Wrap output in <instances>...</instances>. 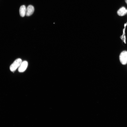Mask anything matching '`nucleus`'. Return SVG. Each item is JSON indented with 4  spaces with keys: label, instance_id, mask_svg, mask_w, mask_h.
<instances>
[{
    "label": "nucleus",
    "instance_id": "f257e3e1",
    "mask_svg": "<svg viewBox=\"0 0 127 127\" xmlns=\"http://www.w3.org/2000/svg\"><path fill=\"white\" fill-rule=\"evenodd\" d=\"M22 60L20 58L16 59L10 65V70L14 72L18 68H19L22 62Z\"/></svg>",
    "mask_w": 127,
    "mask_h": 127
},
{
    "label": "nucleus",
    "instance_id": "f03ea898",
    "mask_svg": "<svg viewBox=\"0 0 127 127\" xmlns=\"http://www.w3.org/2000/svg\"><path fill=\"white\" fill-rule=\"evenodd\" d=\"M119 59L121 63L123 65L127 63V51H123L120 54Z\"/></svg>",
    "mask_w": 127,
    "mask_h": 127
},
{
    "label": "nucleus",
    "instance_id": "7ed1b4c3",
    "mask_svg": "<svg viewBox=\"0 0 127 127\" xmlns=\"http://www.w3.org/2000/svg\"><path fill=\"white\" fill-rule=\"evenodd\" d=\"M28 66V63L26 61L22 62L18 68V71L20 72L24 71L26 69Z\"/></svg>",
    "mask_w": 127,
    "mask_h": 127
},
{
    "label": "nucleus",
    "instance_id": "20e7f679",
    "mask_svg": "<svg viewBox=\"0 0 127 127\" xmlns=\"http://www.w3.org/2000/svg\"><path fill=\"white\" fill-rule=\"evenodd\" d=\"M34 10V7L31 5H28L26 8V15L29 16L32 15Z\"/></svg>",
    "mask_w": 127,
    "mask_h": 127
},
{
    "label": "nucleus",
    "instance_id": "39448f33",
    "mask_svg": "<svg viewBox=\"0 0 127 127\" xmlns=\"http://www.w3.org/2000/svg\"><path fill=\"white\" fill-rule=\"evenodd\" d=\"M117 13L119 16H123L125 15L127 13V10L125 7H122L118 10Z\"/></svg>",
    "mask_w": 127,
    "mask_h": 127
},
{
    "label": "nucleus",
    "instance_id": "423d86ee",
    "mask_svg": "<svg viewBox=\"0 0 127 127\" xmlns=\"http://www.w3.org/2000/svg\"><path fill=\"white\" fill-rule=\"evenodd\" d=\"M26 8L24 5L21 6L20 8V15L22 17H24L26 15Z\"/></svg>",
    "mask_w": 127,
    "mask_h": 127
},
{
    "label": "nucleus",
    "instance_id": "0eeeda50",
    "mask_svg": "<svg viewBox=\"0 0 127 127\" xmlns=\"http://www.w3.org/2000/svg\"><path fill=\"white\" fill-rule=\"evenodd\" d=\"M125 1L126 3V4H127V0H125Z\"/></svg>",
    "mask_w": 127,
    "mask_h": 127
},
{
    "label": "nucleus",
    "instance_id": "6e6552de",
    "mask_svg": "<svg viewBox=\"0 0 127 127\" xmlns=\"http://www.w3.org/2000/svg\"></svg>",
    "mask_w": 127,
    "mask_h": 127
}]
</instances>
